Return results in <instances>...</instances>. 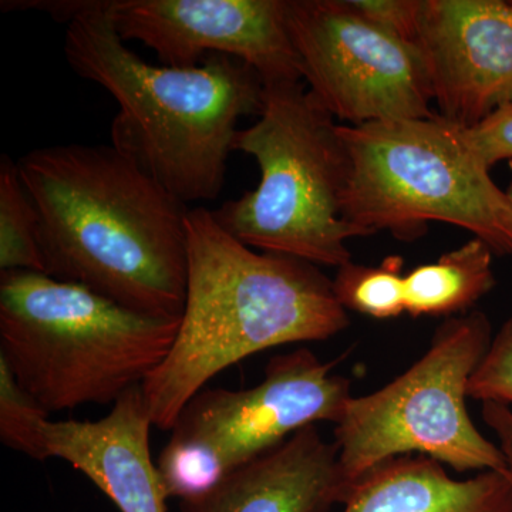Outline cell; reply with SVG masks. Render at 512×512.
I'll return each instance as SVG.
<instances>
[{
    "label": "cell",
    "mask_w": 512,
    "mask_h": 512,
    "mask_svg": "<svg viewBox=\"0 0 512 512\" xmlns=\"http://www.w3.org/2000/svg\"><path fill=\"white\" fill-rule=\"evenodd\" d=\"M308 349L272 357L261 383L244 390H201L185 404L157 458L167 498L190 500L231 471L320 421L339 423L353 394Z\"/></svg>",
    "instance_id": "obj_8"
},
{
    "label": "cell",
    "mask_w": 512,
    "mask_h": 512,
    "mask_svg": "<svg viewBox=\"0 0 512 512\" xmlns=\"http://www.w3.org/2000/svg\"><path fill=\"white\" fill-rule=\"evenodd\" d=\"M9 9L43 10L67 23V63L119 104L111 126L117 150L184 204L221 194L238 121L264 107V82L251 66L225 55L192 69L150 64L121 39L104 0L10 2Z\"/></svg>",
    "instance_id": "obj_2"
},
{
    "label": "cell",
    "mask_w": 512,
    "mask_h": 512,
    "mask_svg": "<svg viewBox=\"0 0 512 512\" xmlns=\"http://www.w3.org/2000/svg\"><path fill=\"white\" fill-rule=\"evenodd\" d=\"M417 47L444 119L473 127L512 103V2L421 0Z\"/></svg>",
    "instance_id": "obj_11"
},
{
    "label": "cell",
    "mask_w": 512,
    "mask_h": 512,
    "mask_svg": "<svg viewBox=\"0 0 512 512\" xmlns=\"http://www.w3.org/2000/svg\"><path fill=\"white\" fill-rule=\"evenodd\" d=\"M345 3L376 28L417 46L421 0H345Z\"/></svg>",
    "instance_id": "obj_20"
},
{
    "label": "cell",
    "mask_w": 512,
    "mask_h": 512,
    "mask_svg": "<svg viewBox=\"0 0 512 512\" xmlns=\"http://www.w3.org/2000/svg\"><path fill=\"white\" fill-rule=\"evenodd\" d=\"M124 42L138 40L163 66L192 69L205 57L247 63L266 84L303 82L285 0H104Z\"/></svg>",
    "instance_id": "obj_10"
},
{
    "label": "cell",
    "mask_w": 512,
    "mask_h": 512,
    "mask_svg": "<svg viewBox=\"0 0 512 512\" xmlns=\"http://www.w3.org/2000/svg\"><path fill=\"white\" fill-rule=\"evenodd\" d=\"M18 167L39 215L46 275L133 311L181 318L187 204L113 144L39 148Z\"/></svg>",
    "instance_id": "obj_1"
},
{
    "label": "cell",
    "mask_w": 512,
    "mask_h": 512,
    "mask_svg": "<svg viewBox=\"0 0 512 512\" xmlns=\"http://www.w3.org/2000/svg\"><path fill=\"white\" fill-rule=\"evenodd\" d=\"M481 416L497 439L505 460V473L512 483V407L507 404L485 402L481 407Z\"/></svg>",
    "instance_id": "obj_22"
},
{
    "label": "cell",
    "mask_w": 512,
    "mask_h": 512,
    "mask_svg": "<svg viewBox=\"0 0 512 512\" xmlns=\"http://www.w3.org/2000/svg\"><path fill=\"white\" fill-rule=\"evenodd\" d=\"M187 295L164 362L141 384L158 430L171 431L185 404L241 360L348 329L333 281L318 265L258 252L228 234L212 211H188Z\"/></svg>",
    "instance_id": "obj_3"
},
{
    "label": "cell",
    "mask_w": 512,
    "mask_h": 512,
    "mask_svg": "<svg viewBox=\"0 0 512 512\" xmlns=\"http://www.w3.org/2000/svg\"><path fill=\"white\" fill-rule=\"evenodd\" d=\"M470 146L488 168L512 158V103L498 107L473 127H464Z\"/></svg>",
    "instance_id": "obj_21"
},
{
    "label": "cell",
    "mask_w": 512,
    "mask_h": 512,
    "mask_svg": "<svg viewBox=\"0 0 512 512\" xmlns=\"http://www.w3.org/2000/svg\"><path fill=\"white\" fill-rule=\"evenodd\" d=\"M303 83L345 126L436 116L419 47L357 16L345 0H285Z\"/></svg>",
    "instance_id": "obj_9"
},
{
    "label": "cell",
    "mask_w": 512,
    "mask_h": 512,
    "mask_svg": "<svg viewBox=\"0 0 512 512\" xmlns=\"http://www.w3.org/2000/svg\"><path fill=\"white\" fill-rule=\"evenodd\" d=\"M45 274L39 244V215L30 198L18 163L0 157V272Z\"/></svg>",
    "instance_id": "obj_16"
},
{
    "label": "cell",
    "mask_w": 512,
    "mask_h": 512,
    "mask_svg": "<svg viewBox=\"0 0 512 512\" xmlns=\"http://www.w3.org/2000/svg\"><path fill=\"white\" fill-rule=\"evenodd\" d=\"M153 426L140 387H134L97 421L45 424L50 458L84 474L120 512H167L163 484L151 457Z\"/></svg>",
    "instance_id": "obj_12"
},
{
    "label": "cell",
    "mask_w": 512,
    "mask_h": 512,
    "mask_svg": "<svg viewBox=\"0 0 512 512\" xmlns=\"http://www.w3.org/2000/svg\"><path fill=\"white\" fill-rule=\"evenodd\" d=\"M339 126L305 83L266 84L259 120L234 143L255 158L261 180L212 211L218 224L256 251L349 264L348 241L372 234L343 218L350 158Z\"/></svg>",
    "instance_id": "obj_5"
},
{
    "label": "cell",
    "mask_w": 512,
    "mask_h": 512,
    "mask_svg": "<svg viewBox=\"0 0 512 512\" xmlns=\"http://www.w3.org/2000/svg\"><path fill=\"white\" fill-rule=\"evenodd\" d=\"M402 256H387L380 265L340 266L333 289L346 311L375 319H393L406 313Z\"/></svg>",
    "instance_id": "obj_17"
},
{
    "label": "cell",
    "mask_w": 512,
    "mask_h": 512,
    "mask_svg": "<svg viewBox=\"0 0 512 512\" xmlns=\"http://www.w3.org/2000/svg\"><path fill=\"white\" fill-rule=\"evenodd\" d=\"M505 192H507L508 200H510L512 207V184L510 185V187L507 188V190H505Z\"/></svg>",
    "instance_id": "obj_23"
},
{
    "label": "cell",
    "mask_w": 512,
    "mask_h": 512,
    "mask_svg": "<svg viewBox=\"0 0 512 512\" xmlns=\"http://www.w3.org/2000/svg\"><path fill=\"white\" fill-rule=\"evenodd\" d=\"M342 505V512H512V483L505 471L457 480L433 458L394 457L353 481Z\"/></svg>",
    "instance_id": "obj_14"
},
{
    "label": "cell",
    "mask_w": 512,
    "mask_h": 512,
    "mask_svg": "<svg viewBox=\"0 0 512 512\" xmlns=\"http://www.w3.org/2000/svg\"><path fill=\"white\" fill-rule=\"evenodd\" d=\"M349 485L338 447L316 426L231 471L210 490L180 501L181 512H329Z\"/></svg>",
    "instance_id": "obj_13"
},
{
    "label": "cell",
    "mask_w": 512,
    "mask_h": 512,
    "mask_svg": "<svg viewBox=\"0 0 512 512\" xmlns=\"http://www.w3.org/2000/svg\"><path fill=\"white\" fill-rule=\"evenodd\" d=\"M491 340L484 312L447 318L406 372L376 392L353 396L333 439L346 483L402 456L433 458L461 474L505 471L500 447L477 429L466 403Z\"/></svg>",
    "instance_id": "obj_7"
},
{
    "label": "cell",
    "mask_w": 512,
    "mask_h": 512,
    "mask_svg": "<svg viewBox=\"0 0 512 512\" xmlns=\"http://www.w3.org/2000/svg\"><path fill=\"white\" fill-rule=\"evenodd\" d=\"M350 158L343 218L400 241L426 235L430 222L467 229L512 255V207L464 127L439 116L339 126Z\"/></svg>",
    "instance_id": "obj_6"
},
{
    "label": "cell",
    "mask_w": 512,
    "mask_h": 512,
    "mask_svg": "<svg viewBox=\"0 0 512 512\" xmlns=\"http://www.w3.org/2000/svg\"><path fill=\"white\" fill-rule=\"evenodd\" d=\"M468 397L512 406V315L493 336L468 383Z\"/></svg>",
    "instance_id": "obj_19"
},
{
    "label": "cell",
    "mask_w": 512,
    "mask_h": 512,
    "mask_svg": "<svg viewBox=\"0 0 512 512\" xmlns=\"http://www.w3.org/2000/svg\"><path fill=\"white\" fill-rule=\"evenodd\" d=\"M493 256L484 241L471 238L436 262L416 266L404 275L406 313L447 319L471 312L497 284Z\"/></svg>",
    "instance_id": "obj_15"
},
{
    "label": "cell",
    "mask_w": 512,
    "mask_h": 512,
    "mask_svg": "<svg viewBox=\"0 0 512 512\" xmlns=\"http://www.w3.org/2000/svg\"><path fill=\"white\" fill-rule=\"evenodd\" d=\"M49 412L32 394L26 392L12 375L8 365L0 360V440L16 453L33 460L50 458L45 424Z\"/></svg>",
    "instance_id": "obj_18"
},
{
    "label": "cell",
    "mask_w": 512,
    "mask_h": 512,
    "mask_svg": "<svg viewBox=\"0 0 512 512\" xmlns=\"http://www.w3.org/2000/svg\"><path fill=\"white\" fill-rule=\"evenodd\" d=\"M181 318L40 272H0V360L49 413L113 406L164 362Z\"/></svg>",
    "instance_id": "obj_4"
}]
</instances>
